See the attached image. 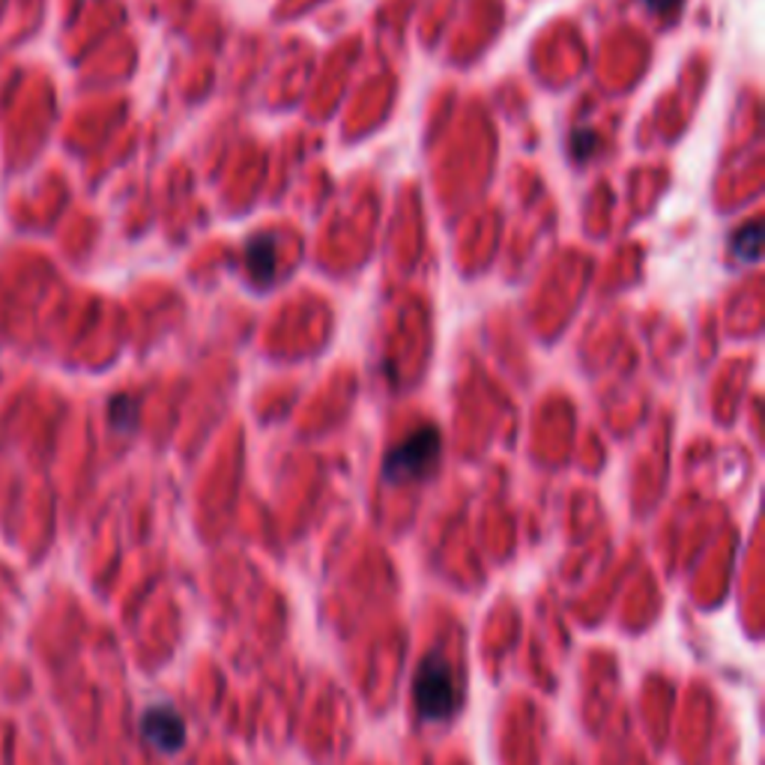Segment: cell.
I'll list each match as a JSON object with an SVG mask.
<instances>
[{
	"mask_svg": "<svg viewBox=\"0 0 765 765\" xmlns=\"http://www.w3.org/2000/svg\"><path fill=\"white\" fill-rule=\"evenodd\" d=\"M416 709L428 721H445L455 712V676L440 651H431L419 667L413 685Z\"/></svg>",
	"mask_w": 765,
	"mask_h": 765,
	"instance_id": "1",
	"label": "cell"
},
{
	"mask_svg": "<svg viewBox=\"0 0 765 765\" xmlns=\"http://www.w3.org/2000/svg\"><path fill=\"white\" fill-rule=\"evenodd\" d=\"M440 457V434L437 428H419L416 434H410L401 445H395L392 452L386 455L382 464V478L386 482H416L431 473V466Z\"/></svg>",
	"mask_w": 765,
	"mask_h": 765,
	"instance_id": "2",
	"label": "cell"
},
{
	"mask_svg": "<svg viewBox=\"0 0 765 765\" xmlns=\"http://www.w3.org/2000/svg\"><path fill=\"white\" fill-rule=\"evenodd\" d=\"M141 733L162 754H174V751L186 745V724H183V718L171 705L147 709L144 721H141Z\"/></svg>",
	"mask_w": 765,
	"mask_h": 765,
	"instance_id": "3",
	"label": "cell"
},
{
	"mask_svg": "<svg viewBox=\"0 0 765 765\" xmlns=\"http://www.w3.org/2000/svg\"><path fill=\"white\" fill-rule=\"evenodd\" d=\"M246 267L258 281H269L276 272V243L272 237H255L246 246Z\"/></svg>",
	"mask_w": 765,
	"mask_h": 765,
	"instance_id": "4",
	"label": "cell"
},
{
	"mask_svg": "<svg viewBox=\"0 0 765 765\" xmlns=\"http://www.w3.org/2000/svg\"><path fill=\"white\" fill-rule=\"evenodd\" d=\"M759 243H763V230H759V225H747V228H742L739 234H735L733 243H730V251H733L735 258L754 263V260L759 258Z\"/></svg>",
	"mask_w": 765,
	"mask_h": 765,
	"instance_id": "5",
	"label": "cell"
},
{
	"mask_svg": "<svg viewBox=\"0 0 765 765\" xmlns=\"http://www.w3.org/2000/svg\"><path fill=\"white\" fill-rule=\"evenodd\" d=\"M682 0H646V7H649L651 12H658V15H664V12H672L676 7H679Z\"/></svg>",
	"mask_w": 765,
	"mask_h": 765,
	"instance_id": "6",
	"label": "cell"
}]
</instances>
